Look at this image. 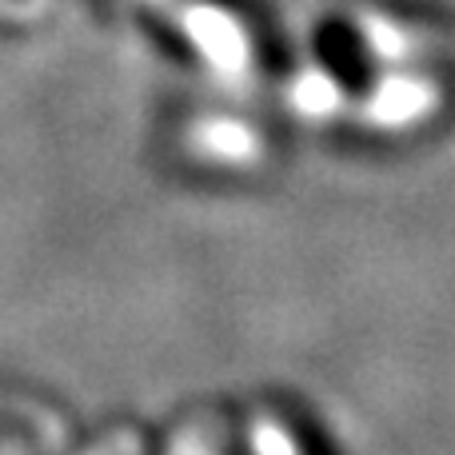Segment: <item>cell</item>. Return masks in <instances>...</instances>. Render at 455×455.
Listing matches in <instances>:
<instances>
[{"label":"cell","instance_id":"obj_1","mask_svg":"<svg viewBox=\"0 0 455 455\" xmlns=\"http://www.w3.org/2000/svg\"><path fill=\"white\" fill-rule=\"evenodd\" d=\"M435 108V88L416 76H387L368 100V120L376 128H403Z\"/></svg>","mask_w":455,"mask_h":455},{"label":"cell","instance_id":"obj_2","mask_svg":"<svg viewBox=\"0 0 455 455\" xmlns=\"http://www.w3.org/2000/svg\"><path fill=\"white\" fill-rule=\"evenodd\" d=\"M192 148L216 164H248L256 156V132L240 120H204L192 132Z\"/></svg>","mask_w":455,"mask_h":455},{"label":"cell","instance_id":"obj_3","mask_svg":"<svg viewBox=\"0 0 455 455\" xmlns=\"http://www.w3.org/2000/svg\"><path fill=\"white\" fill-rule=\"evenodd\" d=\"M291 104H296L299 112H307V116H323V112L336 108V84H331L328 76H320V72H307V76L291 88Z\"/></svg>","mask_w":455,"mask_h":455},{"label":"cell","instance_id":"obj_4","mask_svg":"<svg viewBox=\"0 0 455 455\" xmlns=\"http://www.w3.org/2000/svg\"><path fill=\"white\" fill-rule=\"evenodd\" d=\"M251 455H299V448L275 419H256L251 424Z\"/></svg>","mask_w":455,"mask_h":455}]
</instances>
